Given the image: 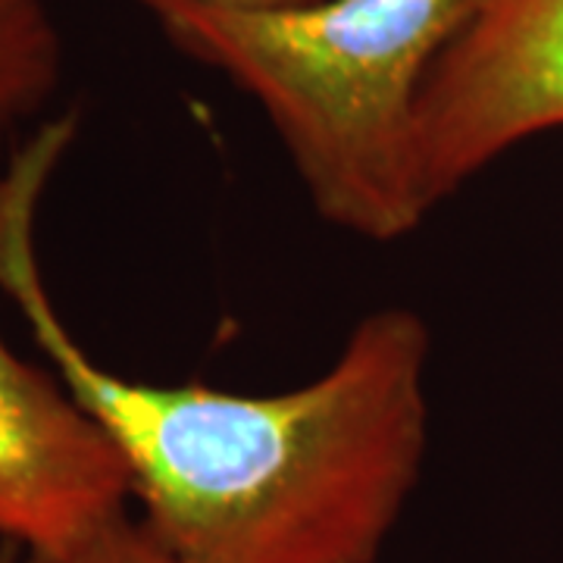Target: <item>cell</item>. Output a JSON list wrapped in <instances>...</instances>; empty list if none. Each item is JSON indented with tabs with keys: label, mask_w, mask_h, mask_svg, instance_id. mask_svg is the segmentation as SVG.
I'll list each match as a JSON object with an SVG mask.
<instances>
[{
	"label": "cell",
	"mask_w": 563,
	"mask_h": 563,
	"mask_svg": "<svg viewBox=\"0 0 563 563\" xmlns=\"http://www.w3.org/2000/svg\"><path fill=\"white\" fill-rule=\"evenodd\" d=\"M181 54L261 103L322 220L398 242L429 213L420 98L483 0H139Z\"/></svg>",
	"instance_id": "2"
},
{
	"label": "cell",
	"mask_w": 563,
	"mask_h": 563,
	"mask_svg": "<svg viewBox=\"0 0 563 563\" xmlns=\"http://www.w3.org/2000/svg\"><path fill=\"white\" fill-rule=\"evenodd\" d=\"M66 563H173L163 548L144 529L139 520L122 517L107 532H101L85 551H79L73 561Z\"/></svg>",
	"instance_id": "6"
},
{
	"label": "cell",
	"mask_w": 563,
	"mask_h": 563,
	"mask_svg": "<svg viewBox=\"0 0 563 563\" xmlns=\"http://www.w3.org/2000/svg\"><path fill=\"white\" fill-rule=\"evenodd\" d=\"M132 476L63 383L0 335V544L66 563L120 523Z\"/></svg>",
	"instance_id": "4"
},
{
	"label": "cell",
	"mask_w": 563,
	"mask_h": 563,
	"mask_svg": "<svg viewBox=\"0 0 563 563\" xmlns=\"http://www.w3.org/2000/svg\"><path fill=\"white\" fill-rule=\"evenodd\" d=\"M220 3H239V7H285V3H303V0H220Z\"/></svg>",
	"instance_id": "7"
},
{
	"label": "cell",
	"mask_w": 563,
	"mask_h": 563,
	"mask_svg": "<svg viewBox=\"0 0 563 563\" xmlns=\"http://www.w3.org/2000/svg\"><path fill=\"white\" fill-rule=\"evenodd\" d=\"M60 81V35L41 0H0V173L22 122L35 120Z\"/></svg>",
	"instance_id": "5"
},
{
	"label": "cell",
	"mask_w": 563,
	"mask_h": 563,
	"mask_svg": "<svg viewBox=\"0 0 563 563\" xmlns=\"http://www.w3.org/2000/svg\"><path fill=\"white\" fill-rule=\"evenodd\" d=\"M0 563H41L38 558H29V554H22L16 548H3L0 551Z\"/></svg>",
	"instance_id": "8"
},
{
	"label": "cell",
	"mask_w": 563,
	"mask_h": 563,
	"mask_svg": "<svg viewBox=\"0 0 563 563\" xmlns=\"http://www.w3.org/2000/svg\"><path fill=\"white\" fill-rule=\"evenodd\" d=\"M563 129V0H483L420 98L432 210L520 141Z\"/></svg>",
	"instance_id": "3"
},
{
	"label": "cell",
	"mask_w": 563,
	"mask_h": 563,
	"mask_svg": "<svg viewBox=\"0 0 563 563\" xmlns=\"http://www.w3.org/2000/svg\"><path fill=\"white\" fill-rule=\"evenodd\" d=\"M41 122L0 173V291L132 476L141 529L173 563H376L429 448L432 339L420 313L363 317L313 383L242 395L125 379L95 361L41 276L35 222L76 139Z\"/></svg>",
	"instance_id": "1"
}]
</instances>
